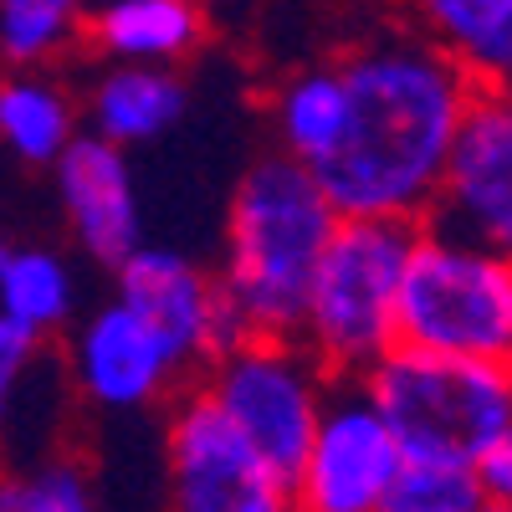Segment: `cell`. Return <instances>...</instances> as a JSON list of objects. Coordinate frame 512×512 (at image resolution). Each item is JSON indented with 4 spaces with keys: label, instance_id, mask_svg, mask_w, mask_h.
Returning a JSON list of instances; mask_svg holds the SVG:
<instances>
[{
    "label": "cell",
    "instance_id": "cell-1",
    "mask_svg": "<svg viewBox=\"0 0 512 512\" xmlns=\"http://www.w3.org/2000/svg\"><path fill=\"white\" fill-rule=\"evenodd\" d=\"M344 123L308 169L338 216L425 221L477 82L425 31H379L338 52Z\"/></svg>",
    "mask_w": 512,
    "mask_h": 512
},
{
    "label": "cell",
    "instance_id": "cell-2",
    "mask_svg": "<svg viewBox=\"0 0 512 512\" xmlns=\"http://www.w3.org/2000/svg\"><path fill=\"white\" fill-rule=\"evenodd\" d=\"M333 226L338 210L303 159L272 149L246 164L226 205V256L216 272V287L246 333L297 338Z\"/></svg>",
    "mask_w": 512,
    "mask_h": 512
},
{
    "label": "cell",
    "instance_id": "cell-3",
    "mask_svg": "<svg viewBox=\"0 0 512 512\" xmlns=\"http://www.w3.org/2000/svg\"><path fill=\"white\" fill-rule=\"evenodd\" d=\"M415 236L420 221L405 216H338L297 328L333 379H359L384 349H395V303Z\"/></svg>",
    "mask_w": 512,
    "mask_h": 512
},
{
    "label": "cell",
    "instance_id": "cell-4",
    "mask_svg": "<svg viewBox=\"0 0 512 512\" xmlns=\"http://www.w3.org/2000/svg\"><path fill=\"white\" fill-rule=\"evenodd\" d=\"M359 379L384 425L395 431L400 456L415 461L472 466L512 420V364L395 344Z\"/></svg>",
    "mask_w": 512,
    "mask_h": 512
},
{
    "label": "cell",
    "instance_id": "cell-5",
    "mask_svg": "<svg viewBox=\"0 0 512 512\" xmlns=\"http://www.w3.org/2000/svg\"><path fill=\"white\" fill-rule=\"evenodd\" d=\"M395 344L512 364V256L420 221L400 277Z\"/></svg>",
    "mask_w": 512,
    "mask_h": 512
},
{
    "label": "cell",
    "instance_id": "cell-6",
    "mask_svg": "<svg viewBox=\"0 0 512 512\" xmlns=\"http://www.w3.org/2000/svg\"><path fill=\"white\" fill-rule=\"evenodd\" d=\"M190 384L292 482L297 461L313 441L333 374L313 359L303 338L246 333L241 344L210 359Z\"/></svg>",
    "mask_w": 512,
    "mask_h": 512
},
{
    "label": "cell",
    "instance_id": "cell-7",
    "mask_svg": "<svg viewBox=\"0 0 512 512\" xmlns=\"http://www.w3.org/2000/svg\"><path fill=\"white\" fill-rule=\"evenodd\" d=\"M164 512H292L287 477L195 384L164 420Z\"/></svg>",
    "mask_w": 512,
    "mask_h": 512
},
{
    "label": "cell",
    "instance_id": "cell-8",
    "mask_svg": "<svg viewBox=\"0 0 512 512\" xmlns=\"http://www.w3.org/2000/svg\"><path fill=\"white\" fill-rule=\"evenodd\" d=\"M67 384L77 400L108 415H139L154 405H169L195 369L180 359V349L134 308L113 292L88 318H72L67 328Z\"/></svg>",
    "mask_w": 512,
    "mask_h": 512
},
{
    "label": "cell",
    "instance_id": "cell-9",
    "mask_svg": "<svg viewBox=\"0 0 512 512\" xmlns=\"http://www.w3.org/2000/svg\"><path fill=\"white\" fill-rule=\"evenodd\" d=\"M400 461V441L374 410L364 379H333L313 441L287 482L292 512H379Z\"/></svg>",
    "mask_w": 512,
    "mask_h": 512
},
{
    "label": "cell",
    "instance_id": "cell-10",
    "mask_svg": "<svg viewBox=\"0 0 512 512\" xmlns=\"http://www.w3.org/2000/svg\"><path fill=\"white\" fill-rule=\"evenodd\" d=\"M425 226L512 256V88H477Z\"/></svg>",
    "mask_w": 512,
    "mask_h": 512
},
{
    "label": "cell",
    "instance_id": "cell-11",
    "mask_svg": "<svg viewBox=\"0 0 512 512\" xmlns=\"http://www.w3.org/2000/svg\"><path fill=\"white\" fill-rule=\"evenodd\" d=\"M118 277V297L134 303L169 344L180 349V359L200 374L216 354H226L231 344H241L246 328L231 313V303L221 297L216 277L205 267H195L190 256H180L175 246H149L139 241L134 251L113 267Z\"/></svg>",
    "mask_w": 512,
    "mask_h": 512
},
{
    "label": "cell",
    "instance_id": "cell-12",
    "mask_svg": "<svg viewBox=\"0 0 512 512\" xmlns=\"http://www.w3.org/2000/svg\"><path fill=\"white\" fill-rule=\"evenodd\" d=\"M52 169H57V200H62L72 241L98 267H118L144 241V200H139V180L123 144L77 134L57 154Z\"/></svg>",
    "mask_w": 512,
    "mask_h": 512
},
{
    "label": "cell",
    "instance_id": "cell-13",
    "mask_svg": "<svg viewBox=\"0 0 512 512\" xmlns=\"http://www.w3.org/2000/svg\"><path fill=\"white\" fill-rule=\"evenodd\" d=\"M185 82L175 67L154 62H113L88 93V123L108 144H149L185 118Z\"/></svg>",
    "mask_w": 512,
    "mask_h": 512
},
{
    "label": "cell",
    "instance_id": "cell-14",
    "mask_svg": "<svg viewBox=\"0 0 512 512\" xmlns=\"http://www.w3.org/2000/svg\"><path fill=\"white\" fill-rule=\"evenodd\" d=\"M88 41L113 62L169 67L205 41V11L200 0H98Z\"/></svg>",
    "mask_w": 512,
    "mask_h": 512
},
{
    "label": "cell",
    "instance_id": "cell-15",
    "mask_svg": "<svg viewBox=\"0 0 512 512\" xmlns=\"http://www.w3.org/2000/svg\"><path fill=\"white\" fill-rule=\"evenodd\" d=\"M415 16L477 88H512V0H415Z\"/></svg>",
    "mask_w": 512,
    "mask_h": 512
},
{
    "label": "cell",
    "instance_id": "cell-16",
    "mask_svg": "<svg viewBox=\"0 0 512 512\" xmlns=\"http://www.w3.org/2000/svg\"><path fill=\"white\" fill-rule=\"evenodd\" d=\"M0 303L26 333L52 344L77 318V272L52 246H6V256H0Z\"/></svg>",
    "mask_w": 512,
    "mask_h": 512
},
{
    "label": "cell",
    "instance_id": "cell-17",
    "mask_svg": "<svg viewBox=\"0 0 512 512\" xmlns=\"http://www.w3.org/2000/svg\"><path fill=\"white\" fill-rule=\"evenodd\" d=\"M77 139V108L52 77L16 72L0 82V144L21 164H57V154Z\"/></svg>",
    "mask_w": 512,
    "mask_h": 512
},
{
    "label": "cell",
    "instance_id": "cell-18",
    "mask_svg": "<svg viewBox=\"0 0 512 512\" xmlns=\"http://www.w3.org/2000/svg\"><path fill=\"white\" fill-rule=\"evenodd\" d=\"M0 512H108L93 466L72 451L0 456Z\"/></svg>",
    "mask_w": 512,
    "mask_h": 512
},
{
    "label": "cell",
    "instance_id": "cell-19",
    "mask_svg": "<svg viewBox=\"0 0 512 512\" xmlns=\"http://www.w3.org/2000/svg\"><path fill=\"white\" fill-rule=\"evenodd\" d=\"M338 123H344V77H338V62L303 67L272 98L277 144H282V154L303 159V164L328 154V144L338 139Z\"/></svg>",
    "mask_w": 512,
    "mask_h": 512
},
{
    "label": "cell",
    "instance_id": "cell-20",
    "mask_svg": "<svg viewBox=\"0 0 512 512\" xmlns=\"http://www.w3.org/2000/svg\"><path fill=\"white\" fill-rule=\"evenodd\" d=\"M82 31V0H0V57L31 72L62 57Z\"/></svg>",
    "mask_w": 512,
    "mask_h": 512
},
{
    "label": "cell",
    "instance_id": "cell-21",
    "mask_svg": "<svg viewBox=\"0 0 512 512\" xmlns=\"http://www.w3.org/2000/svg\"><path fill=\"white\" fill-rule=\"evenodd\" d=\"M482 502L487 497L477 487L472 466L405 456L390 492H384V502H379V512H477Z\"/></svg>",
    "mask_w": 512,
    "mask_h": 512
},
{
    "label": "cell",
    "instance_id": "cell-22",
    "mask_svg": "<svg viewBox=\"0 0 512 512\" xmlns=\"http://www.w3.org/2000/svg\"><path fill=\"white\" fill-rule=\"evenodd\" d=\"M0 256H6V241H0ZM41 364H47V344L36 333H26L6 313V303H0V456H6L16 436V420L26 410V395H31Z\"/></svg>",
    "mask_w": 512,
    "mask_h": 512
},
{
    "label": "cell",
    "instance_id": "cell-23",
    "mask_svg": "<svg viewBox=\"0 0 512 512\" xmlns=\"http://www.w3.org/2000/svg\"><path fill=\"white\" fill-rule=\"evenodd\" d=\"M472 472H477V487H482L487 502L512 507V420L482 446V456L472 461Z\"/></svg>",
    "mask_w": 512,
    "mask_h": 512
},
{
    "label": "cell",
    "instance_id": "cell-24",
    "mask_svg": "<svg viewBox=\"0 0 512 512\" xmlns=\"http://www.w3.org/2000/svg\"><path fill=\"white\" fill-rule=\"evenodd\" d=\"M477 512H512V507H497V502H482Z\"/></svg>",
    "mask_w": 512,
    "mask_h": 512
}]
</instances>
